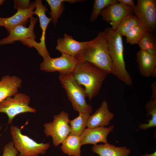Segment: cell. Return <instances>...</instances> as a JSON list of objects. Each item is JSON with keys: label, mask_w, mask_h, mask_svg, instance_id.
I'll use <instances>...</instances> for the list:
<instances>
[{"label": "cell", "mask_w": 156, "mask_h": 156, "mask_svg": "<svg viewBox=\"0 0 156 156\" xmlns=\"http://www.w3.org/2000/svg\"><path fill=\"white\" fill-rule=\"evenodd\" d=\"M77 61L90 62L108 74L112 73V65L107 40L103 32L88 41L86 47L75 57Z\"/></svg>", "instance_id": "obj_1"}, {"label": "cell", "mask_w": 156, "mask_h": 156, "mask_svg": "<svg viewBox=\"0 0 156 156\" xmlns=\"http://www.w3.org/2000/svg\"><path fill=\"white\" fill-rule=\"evenodd\" d=\"M71 73L81 86H83L89 100L99 93L108 74L92 63L86 61H77Z\"/></svg>", "instance_id": "obj_2"}, {"label": "cell", "mask_w": 156, "mask_h": 156, "mask_svg": "<svg viewBox=\"0 0 156 156\" xmlns=\"http://www.w3.org/2000/svg\"><path fill=\"white\" fill-rule=\"evenodd\" d=\"M103 31L107 42L112 65V74L126 85H131L132 80L126 69L124 59L122 36L111 28H107Z\"/></svg>", "instance_id": "obj_3"}, {"label": "cell", "mask_w": 156, "mask_h": 156, "mask_svg": "<svg viewBox=\"0 0 156 156\" xmlns=\"http://www.w3.org/2000/svg\"><path fill=\"white\" fill-rule=\"evenodd\" d=\"M59 79L74 109L79 112L90 114L92 108L86 102L87 96L84 88L78 83L72 73H60Z\"/></svg>", "instance_id": "obj_4"}, {"label": "cell", "mask_w": 156, "mask_h": 156, "mask_svg": "<svg viewBox=\"0 0 156 156\" xmlns=\"http://www.w3.org/2000/svg\"><path fill=\"white\" fill-rule=\"evenodd\" d=\"M10 133L15 148L20 153L18 156H38L44 154L50 146L49 143H38L23 135L21 129L14 125L10 127Z\"/></svg>", "instance_id": "obj_5"}, {"label": "cell", "mask_w": 156, "mask_h": 156, "mask_svg": "<svg viewBox=\"0 0 156 156\" xmlns=\"http://www.w3.org/2000/svg\"><path fill=\"white\" fill-rule=\"evenodd\" d=\"M29 96L24 93H18L0 102V113L5 114L8 118V124H11L16 116L26 112L35 113L36 110L29 106Z\"/></svg>", "instance_id": "obj_6"}, {"label": "cell", "mask_w": 156, "mask_h": 156, "mask_svg": "<svg viewBox=\"0 0 156 156\" xmlns=\"http://www.w3.org/2000/svg\"><path fill=\"white\" fill-rule=\"evenodd\" d=\"M53 118L52 122L44 124V132L47 136L51 137L54 145L57 146L70 133V120L68 114L64 111Z\"/></svg>", "instance_id": "obj_7"}, {"label": "cell", "mask_w": 156, "mask_h": 156, "mask_svg": "<svg viewBox=\"0 0 156 156\" xmlns=\"http://www.w3.org/2000/svg\"><path fill=\"white\" fill-rule=\"evenodd\" d=\"M133 13L146 31L153 33L156 29V1L137 0Z\"/></svg>", "instance_id": "obj_8"}, {"label": "cell", "mask_w": 156, "mask_h": 156, "mask_svg": "<svg viewBox=\"0 0 156 156\" xmlns=\"http://www.w3.org/2000/svg\"><path fill=\"white\" fill-rule=\"evenodd\" d=\"M34 5L36 10L34 11V13L38 17L42 31L40 42H37L34 39H31L27 41L26 45L30 47L35 48L44 59L50 56L46 46L45 35L48 26L52 19L51 18H49L46 16V12L48 9L46 6L43 4L42 0H35Z\"/></svg>", "instance_id": "obj_9"}, {"label": "cell", "mask_w": 156, "mask_h": 156, "mask_svg": "<svg viewBox=\"0 0 156 156\" xmlns=\"http://www.w3.org/2000/svg\"><path fill=\"white\" fill-rule=\"evenodd\" d=\"M61 53L60 56L57 57L50 56L44 59L40 64V69L46 72L72 73L77 64V60L75 57Z\"/></svg>", "instance_id": "obj_10"}, {"label": "cell", "mask_w": 156, "mask_h": 156, "mask_svg": "<svg viewBox=\"0 0 156 156\" xmlns=\"http://www.w3.org/2000/svg\"><path fill=\"white\" fill-rule=\"evenodd\" d=\"M133 8L118 2L110 5L104 8L100 15L102 19L112 26L116 31L120 22L127 16L133 14Z\"/></svg>", "instance_id": "obj_11"}, {"label": "cell", "mask_w": 156, "mask_h": 156, "mask_svg": "<svg viewBox=\"0 0 156 156\" xmlns=\"http://www.w3.org/2000/svg\"><path fill=\"white\" fill-rule=\"evenodd\" d=\"M37 20V18L32 16L30 18V23L28 27L20 25L12 29L8 36L0 40V45L11 44L18 41L22 43L27 40L31 39L35 40L36 36L34 29Z\"/></svg>", "instance_id": "obj_12"}, {"label": "cell", "mask_w": 156, "mask_h": 156, "mask_svg": "<svg viewBox=\"0 0 156 156\" xmlns=\"http://www.w3.org/2000/svg\"><path fill=\"white\" fill-rule=\"evenodd\" d=\"M114 128V126L111 125L108 127H100L86 128L80 136L81 145L87 144L94 145L100 142L107 143V136Z\"/></svg>", "instance_id": "obj_13"}, {"label": "cell", "mask_w": 156, "mask_h": 156, "mask_svg": "<svg viewBox=\"0 0 156 156\" xmlns=\"http://www.w3.org/2000/svg\"><path fill=\"white\" fill-rule=\"evenodd\" d=\"M35 8L34 2H30L29 7L25 9H18L13 16L9 17L1 18V26L4 27L9 33L15 27L20 25L25 27L34 13Z\"/></svg>", "instance_id": "obj_14"}, {"label": "cell", "mask_w": 156, "mask_h": 156, "mask_svg": "<svg viewBox=\"0 0 156 156\" xmlns=\"http://www.w3.org/2000/svg\"><path fill=\"white\" fill-rule=\"evenodd\" d=\"M88 41L80 42L74 39L73 37L65 33L62 38L57 40L56 49L64 53L75 57L86 47Z\"/></svg>", "instance_id": "obj_15"}, {"label": "cell", "mask_w": 156, "mask_h": 156, "mask_svg": "<svg viewBox=\"0 0 156 156\" xmlns=\"http://www.w3.org/2000/svg\"><path fill=\"white\" fill-rule=\"evenodd\" d=\"M136 61L140 74L145 77L156 76V55L140 49L136 53Z\"/></svg>", "instance_id": "obj_16"}, {"label": "cell", "mask_w": 156, "mask_h": 156, "mask_svg": "<svg viewBox=\"0 0 156 156\" xmlns=\"http://www.w3.org/2000/svg\"><path fill=\"white\" fill-rule=\"evenodd\" d=\"M114 116V114L109 110L107 101L103 100L100 107L90 115L87 127L91 128L105 127L109 125Z\"/></svg>", "instance_id": "obj_17"}, {"label": "cell", "mask_w": 156, "mask_h": 156, "mask_svg": "<svg viewBox=\"0 0 156 156\" xmlns=\"http://www.w3.org/2000/svg\"><path fill=\"white\" fill-rule=\"evenodd\" d=\"M22 83V79L16 76H3L0 81V102L18 93V89Z\"/></svg>", "instance_id": "obj_18"}, {"label": "cell", "mask_w": 156, "mask_h": 156, "mask_svg": "<svg viewBox=\"0 0 156 156\" xmlns=\"http://www.w3.org/2000/svg\"><path fill=\"white\" fill-rule=\"evenodd\" d=\"M92 150L99 156H128L130 153V149L125 146L117 147L108 142L94 145Z\"/></svg>", "instance_id": "obj_19"}, {"label": "cell", "mask_w": 156, "mask_h": 156, "mask_svg": "<svg viewBox=\"0 0 156 156\" xmlns=\"http://www.w3.org/2000/svg\"><path fill=\"white\" fill-rule=\"evenodd\" d=\"M62 144L61 148L64 153L70 156H81L80 136L70 134Z\"/></svg>", "instance_id": "obj_20"}, {"label": "cell", "mask_w": 156, "mask_h": 156, "mask_svg": "<svg viewBox=\"0 0 156 156\" xmlns=\"http://www.w3.org/2000/svg\"><path fill=\"white\" fill-rule=\"evenodd\" d=\"M90 115V114L88 113L79 112L78 116L72 120H69L70 134L80 136L87 126Z\"/></svg>", "instance_id": "obj_21"}, {"label": "cell", "mask_w": 156, "mask_h": 156, "mask_svg": "<svg viewBox=\"0 0 156 156\" xmlns=\"http://www.w3.org/2000/svg\"><path fill=\"white\" fill-rule=\"evenodd\" d=\"M51 9L50 15L52 22L55 26L58 21V18L60 17L64 9V2H68L72 3L83 0H46Z\"/></svg>", "instance_id": "obj_22"}, {"label": "cell", "mask_w": 156, "mask_h": 156, "mask_svg": "<svg viewBox=\"0 0 156 156\" xmlns=\"http://www.w3.org/2000/svg\"><path fill=\"white\" fill-rule=\"evenodd\" d=\"M147 116H151L148 123H141L139 129H147L156 126V97H151V99L146 105Z\"/></svg>", "instance_id": "obj_23"}, {"label": "cell", "mask_w": 156, "mask_h": 156, "mask_svg": "<svg viewBox=\"0 0 156 156\" xmlns=\"http://www.w3.org/2000/svg\"><path fill=\"white\" fill-rule=\"evenodd\" d=\"M138 44L140 49L156 55V41L152 33L146 31Z\"/></svg>", "instance_id": "obj_24"}, {"label": "cell", "mask_w": 156, "mask_h": 156, "mask_svg": "<svg viewBox=\"0 0 156 156\" xmlns=\"http://www.w3.org/2000/svg\"><path fill=\"white\" fill-rule=\"evenodd\" d=\"M140 24L135 16L133 14L128 15L120 22L116 31L122 36H125L126 33L135 26Z\"/></svg>", "instance_id": "obj_25"}, {"label": "cell", "mask_w": 156, "mask_h": 156, "mask_svg": "<svg viewBox=\"0 0 156 156\" xmlns=\"http://www.w3.org/2000/svg\"><path fill=\"white\" fill-rule=\"evenodd\" d=\"M146 31L140 24L135 26L126 34V43L131 45L138 44Z\"/></svg>", "instance_id": "obj_26"}, {"label": "cell", "mask_w": 156, "mask_h": 156, "mask_svg": "<svg viewBox=\"0 0 156 156\" xmlns=\"http://www.w3.org/2000/svg\"><path fill=\"white\" fill-rule=\"evenodd\" d=\"M118 2V0H94L93 10L90 18V21H95L104 8L110 5Z\"/></svg>", "instance_id": "obj_27"}, {"label": "cell", "mask_w": 156, "mask_h": 156, "mask_svg": "<svg viewBox=\"0 0 156 156\" xmlns=\"http://www.w3.org/2000/svg\"><path fill=\"white\" fill-rule=\"evenodd\" d=\"M18 153L12 141H10L4 146L2 156H17Z\"/></svg>", "instance_id": "obj_28"}, {"label": "cell", "mask_w": 156, "mask_h": 156, "mask_svg": "<svg viewBox=\"0 0 156 156\" xmlns=\"http://www.w3.org/2000/svg\"><path fill=\"white\" fill-rule=\"evenodd\" d=\"M14 7L17 10L29 8L30 5V1L29 0H14Z\"/></svg>", "instance_id": "obj_29"}, {"label": "cell", "mask_w": 156, "mask_h": 156, "mask_svg": "<svg viewBox=\"0 0 156 156\" xmlns=\"http://www.w3.org/2000/svg\"><path fill=\"white\" fill-rule=\"evenodd\" d=\"M119 3L133 8L135 5L133 0H118Z\"/></svg>", "instance_id": "obj_30"}, {"label": "cell", "mask_w": 156, "mask_h": 156, "mask_svg": "<svg viewBox=\"0 0 156 156\" xmlns=\"http://www.w3.org/2000/svg\"><path fill=\"white\" fill-rule=\"evenodd\" d=\"M141 156H156V152L155 151L153 153L146 154L145 155H142Z\"/></svg>", "instance_id": "obj_31"}, {"label": "cell", "mask_w": 156, "mask_h": 156, "mask_svg": "<svg viewBox=\"0 0 156 156\" xmlns=\"http://www.w3.org/2000/svg\"><path fill=\"white\" fill-rule=\"evenodd\" d=\"M5 0H0V6L5 1Z\"/></svg>", "instance_id": "obj_32"}, {"label": "cell", "mask_w": 156, "mask_h": 156, "mask_svg": "<svg viewBox=\"0 0 156 156\" xmlns=\"http://www.w3.org/2000/svg\"><path fill=\"white\" fill-rule=\"evenodd\" d=\"M1 18L0 17V26H1Z\"/></svg>", "instance_id": "obj_33"}, {"label": "cell", "mask_w": 156, "mask_h": 156, "mask_svg": "<svg viewBox=\"0 0 156 156\" xmlns=\"http://www.w3.org/2000/svg\"><path fill=\"white\" fill-rule=\"evenodd\" d=\"M1 126L0 125V131H1Z\"/></svg>", "instance_id": "obj_34"}]
</instances>
